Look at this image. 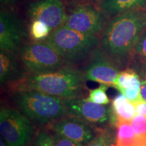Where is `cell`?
<instances>
[{
  "label": "cell",
  "mask_w": 146,
  "mask_h": 146,
  "mask_svg": "<svg viewBox=\"0 0 146 146\" xmlns=\"http://www.w3.org/2000/svg\"><path fill=\"white\" fill-rule=\"evenodd\" d=\"M146 0H100V7L104 13L109 16L137 9L145 8Z\"/></svg>",
  "instance_id": "9a60e30c"
},
{
  "label": "cell",
  "mask_w": 146,
  "mask_h": 146,
  "mask_svg": "<svg viewBox=\"0 0 146 146\" xmlns=\"http://www.w3.org/2000/svg\"><path fill=\"white\" fill-rule=\"evenodd\" d=\"M23 31L17 18L10 13H0V50L15 53L23 39Z\"/></svg>",
  "instance_id": "7c38bea8"
},
{
  "label": "cell",
  "mask_w": 146,
  "mask_h": 146,
  "mask_svg": "<svg viewBox=\"0 0 146 146\" xmlns=\"http://www.w3.org/2000/svg\"><path fill=\"white\" fill-rule=\"evenodd\" d=\"M51 30L46 24L39 21H33L30 27V33L32 38L36 41L45 40L48 37Z\"/></svg>",
  "instance_id": "ac0fdd59"
},
{
  "label": "cell",
  "mask_w": 146,
  "mask_h": 146,
  "mask_svg": "<svg viewBox=\"0 0 146 146\" xmlns=\"http://www.w3.org/2000/svg\"><path fill=\"white\" fill-rule=\"evenodd\" d=\"M26 74L18 64L14 53L1 50L0 52V82L1 84L17 83Z\"/></svg>",
  "instance_id": "5bb4252c"
},
{
  "label": "cell",
  "mask_w": 146,
  "mask_h": 146,
  "mask_svg": "<svg viewBox=\"0 0 146 146\" xmlns=\"http://www.w3.org/2000/svg\"><path fill=\"white\" fill-rule=\"evenodd\" d=\"M49 126L52 131L83 145L90 143L100 133L94 125L70 116L56 120Z\"/></svg>",
  "instance_id": "ba28073f"
},
{
  "label": "cell",
  "mask_w": 146,
  "mask_h": 146,
  "mask_svg": "<svg viewBox=\"0 0 146 146\" xmlns=\"http://www.w3.org/2000/svg\"><path fill=\"white\" fill-rule=\"evenodd\" d=\"M28 14L33 21H39L46 24L51 31L62 27L68 16L61 0L35 1L29 5Z\"/></svg>",
  "instance_id": "30bf717a"
},
{
  "label": "cell",
  "mask_w": 146,
  "mask_h": 146,
  "mask_svg": "<svg viewBox=\"0 0 146 146\" xmlns=\"http://www.w3.org/2000/svg\"><path fill=\"white\" fill-rule=\"evenodd\" d=\"M0 146H8V144L5 143L4 140H3L1 137L0 139Z\"/></svg>",
  "instance_id": "83f0119b"
},
{
  "label": "cell",
  "mask_w": 146,
  "mask_h": 146,
  "mask_svg": "<svg viewBox=\"0 0 146 146\" xmlns=\"http://www.w3.org/2000/svg\"><path fill=\"white\" fill-rule=\"evenodd\" d=\"M16 110L35 125H50L68 116L65 99L32 89H14L10 97Z\"/></svg>",
  "instance_id": "3957f363"
},
{
  "label": "cell",
  "mask_w": 146,
  "mask_h": 146,
  "mask_svg": "<svg viewBox=\"0 0 146 146\" xmlns=\"http://www.w3.org/2000/svg\"><path fill=\"white\" fill-rule=\"evenodd\" d=\"M68 116L82 119L92 125H102L110 122L111 106L85 101L81 98L65 100Z\"/></svg>",
  "instance_id": "8fae6325"
},
{
  "label": "cell",
  "mask_w": 146,
  "mask_h": 146,
  "mask_svg": "<svg viewBox=\"0 0 146 146\" xmlns=\"http://www.w3.org/2000/svg\"><path fill=\"white\" fill-rule=\"evenodd\" d=\"M84 72L67 66L42 74H27L14 89H32L65 100L80 98L85 91Z\"/></svg>",
  "instance_id": "7a4b0ae2"
},
{
  "label": "cell",
  "mask_w": 146,
  "mask_h": 146,
  "mask_svg": "<svg viewBox=\"0 0 146 146\" xmlns=\"http://www.w3.org/2000/svg\"><path fill=\"white\" fill-rule=\"evenodd\" d=\"M51 135L54 146H85L54 131L51 133Z\"/></svg>",
  "instance_id": "7402d4cb"
},
{
  "label": "cell",
  "mask_w": 146,
  "mask_h": 146,
  "mask_svg": "<svg viewBox=\"0 0 146 146\" xmlns=\"http://www.w3.org/2000/svg\"><path fill=\"white\" fill-rule=\"evenodd\" d=\"M20 57L29 74L52 72L68 66L61 55L45 40L23 47Z\"/></svg>",
  "instance_id": "5b68a950"
},
{
  "label": "cell",
  "mask_w": 146,
  "mask_h": 146,
  "mask_svg": "<svg viewBox=\"0 0 146 146\" xmlns=\"http://www.w3.org/2000/svg\"><path fill=\"white\" fill-rule=\"evenodd\" d=\"M146 30V10L137 9L114 16L103 31L101 47L115 63H127Z\"/></svg>",
  "instance_id": "6da1fadb"
},
{
  "label": "cell",
  "mask_w": 146,
  "mask_h": 146,
  "mask_svg": "<svg viewBox=\"0 0 146 146\" xmlns=\"http://www.w3.org/2000/svg\"><path fill=\"white\" fill-rule=\"evenodd\" d=\"M131 125L137 135L146 139V117L137 114L131 120Z\"/></svg>",
  "instance_id": "d6986e66"
},
{
  "label": "cell",
  "mask_w": 146,
  "mask_h": 146,
  "mask_svg": "<svg viewBox=\"0 0 146 146\" xmlns=\"http://www.w3.org/2000/svg\"><path fill=\"white\" fill-rule=\"evenodd\" d=\"M133 54L137 57V60L146 62V30L136 43Z\"/></svg>",
  "instance_id": "44dd1931"
},
{
  "label": "cell",
  "mask_w": 146,
  "mask_h": 146,
  "mask_svg": "<svg viewBox=\"0 0 146 146\" xmlns=\"http://www.w3.org/2000/svg\"><path fill=\"white\" fill-rule=\"evenodd\" d=\"M45 41L68 64L85 59L92 54L98 43L96 36L83 34L64 26L52 31Z\"/></svg>",
  "instance_id": "277c9868"
},
{
  "label": "cell",
  "mask_w": 146,
  "mask_h": 146,
  "mask_svg": "<svg viewBox=\"0 0 146 146\" xmlns=\"http://www.w3.org/2000/svg\"><path fill=\"white\" fill-rule=\"evenodd\" d=\"M63 26L88 35H99L104 27V18L94 6L83 4L68 14Z\"/></svg>",
  "instance_id": "52a82bcc"
},
{
  "label": "cell",
  "mask_w": 146,
  "mask_h": 146,
  "mask_svg": "<svg viewBox=\"0 0 146 146\" xmlns=\"http://www.w3.org/2000/svg\"><path fill=\"white\" fill-rule=\"evenodd\" d=\"M108 87H108L107 85L100 84L98 88L91 89L89 91V96L87 98H83V100L100 105H108L110 102L106 94V91Z\"/></svg>",
  "instance_id": "e0dca14e"
},
{
  "label": "cell",
  "mask_w": 146,
  "mask_h": 146,
  "mask_svg": "<svg viewBox=\"0 0 146 146\" xmlns=\"http://www.w3.org/2000/svg\"><path fill=\"white\" fill-rule=\"evenodd\" d=\"M133 104L135 108L137 114H141L146 117V102L141 99L133 102Z\"/></svg>",
  "instance_id": "cb8c5ba5"
},
{
  "label": "cell",
  "mask_w": 146,
  "mask_h": 146,
  "mask_svg": "<svg viewBox=\"0 0 146 146\" xmlns=\"http://www.w3.org/2000/svg\"><path fill=\"white\" fill-rule=\"evenodd\" d=\"M29 146H54L51 133L45 131H39Z\"/></svg>",
  "instance_id": "ffe728a7"
},
{
  "label": "cell",
  "mask_w": 146,
  "mask_h": 146,
  "mask_svg": "<svg viewBox=\"0 0 146 146\" xmlns=\"http://www.w3.org/2000/svg\"><path fill=\"white\" fill-rule=\"evenodd\" d=\"M139 75L141 81L146 82V62L137 61L133 64L132 68Z\"/></svg>",
  "instance_id": "603a6c76"
},
{
  "label": "cell",
  "mask_w": 146,
  "mask_h": 146,
  "mask_svg": "<svg viewBox=\"0 0 146 146\" xmlns=\"http://www.w3.org/2000/svg\"><path fill=\"white\" fill-rule=\"evenodd\" d=\"M108 146H118L116 143V135H114V133L110 132V137L108 141Z\"/></svg>",
  "instance_id": "d4e9b609"
},
{
  "label": "cell",
  "mask_w": 146,
  "mask_h": 146,
  "mask_svg": "<svg viewBox=\"0 0 146 146\" xmlns=\"http://www.w3.org/2000/svg\"><path fill=\"white\" fill-rule=\"evenodd\" d=\"M141 97L142 100L146 102V82L141 81Z\"/></svg>",
  "instance_id": "484cf974"
},
{
  "label": "cell",
  "mask_w": 146,
  "mask_h": 146,
  "mask_svg": "<svg viewBox=\"0 0 146 146\" xmlns=\"http://www.w3.org/2000/svg\"><path fill=\"white\" fill-rule=\"evenodd\" d=\"M111 120L113 125L117 121H129L136 115V110L133 102L129 101L123 94H119L113 100Z\"/></svg>",
  "instance_id": "2e32d148"
},
{
  "label": "cell",
  "mask_w": 146,
  "mask_h": 146,
  "mask_svg": "<svg viewBox=\"0 0 146 146\" xmlns=\"http://www.w3.org/2000/svg\"><path fill=\"white\" fill-rule=\"evenodd\" d=\"M141 86V80L137 72L133 68H128L118 72L114 87L133 103L142 99Z\"/></svg>",
  "instance_id": "4fadbf2b"
},
{
  "label": "cell",
  "mask_w": 146,
  "mask_h": 146,
  "mask_svg": "<svg viewBox=\"0 0 146 146\" xmlns=\"http://www.w3.org/2000/svg\"><path fill=\"white\" fill-rule=\"evenodd\" d=\"M1 137L8 146H28L36 135L35 124L16 109L0 110Z\"/></svg>",
  "instance_id": "8992f818"
},
{
  "label": "cell",
  "mask_w": 146,
  "mask_h": 146,
  "mask_svg": "<svg viewBox=\"0 0 146 146\" xmlns=\"http://www.w3.org/2000/svg\"><path fill=\"white\" fill-rule=\"evenodd\" d=\"M118 66L101 48L95 49L84 74L88 81L114 87L117 77Z\"/></svg>",
  "instance_id": "9c48e42d"
},
{
  "label": "cell",
  "mask_w": 146,
  "mask_h": 146,
  "mask_svg": "<svg viewBox=\"0 0 146 146\" xmlns=\"http://www.w3.org/2000/svg\"><path fill=\"white\" fill-rule=\"evenodd\" d=\"M1 2L3 3V4L10 5L13 4L15 2V0H1Z\"/></svg>",
  "instance_id": "4316f807"
}]
</instances>
